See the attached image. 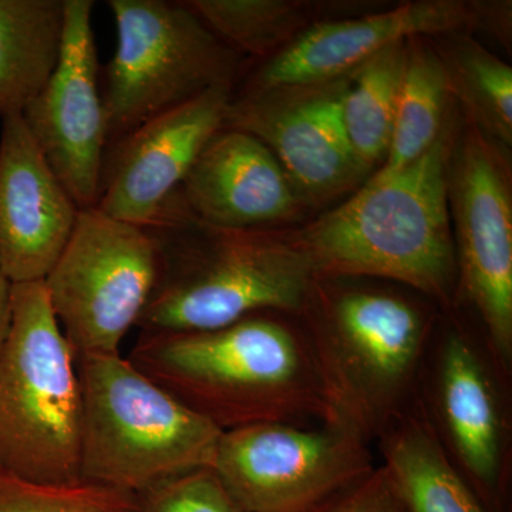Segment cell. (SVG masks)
<instances>
[{"label": "cell", "mask_w": 512, "mask_h": 512, "mask_svg": "<svg viewBox=\"0 0 512 512\" xmlns=\"http://www.w3.org/2000/svg\"><path fill=\"white\" fill-rule=\"evenodd\" d=\"M127 359L222 433L258 423L333 424L305 333L269 313L200 332H140Z\"/></svg>", "instance_id": "6da1fadb"}, {"label": "cell", "mask_w": 512, "mask_h": 512, "mask_svg": "<svg viewBox=\"0 0 512 512\" xmlns=\"http://www.w3.org/2000/svg\"><path fill=\"white\" fill-rule=\"evenodd\" d=\"M453 130L400 170L380 168L348 201L289 238L319 281L389 279L448 302L458 281L448 173Z\"/></svg>", "instance_id": "7a4b0ae2"}, {"label": "cell", "mask_w": 512, "mask_h": 512, "mask_svg": "<svg viewBox=\"0 0 512 512\" xmlns=\"http://www.w3.org/2000/svg\"><path fill=\"white\" fill-rule=\"evenodd\" d=\"M146 229L160 268L141 332L220 329L258 313L299 315L316 282L311 262L288 237L208 227L174 200Z\"/></svg>", "instance_id": "3957f363"}, {"label": "cell", "mask_w": 512, "mask_h": 512, "mask_svg": "<svg viewBox=\"0 0 512 512\" xmlns=\"http://www.w3.org/2000/svg\"><path fill=\"white\" fill-rule=\"evenodd\" d=\"M305 336L333 424L367 443L409 406L427 353L430 322L413 303L389 293L323 295L312 286Z\"/></svg>", "instance_id": "277c9868"}, {"label": "cell", "mask_w": 512, "mask_h": 512, "mask_svg": "<svg viewBox=\"0 0 512 512\" xmlns=\"http://www.w3.org/2000/svg\"><path fill=\"white\" fill-rule=\"evenodd\" d=\"M82 392L80 478L127 493L214 467L222 431L130 360L76 359Z\"/></svg>", "instance_id": "5b68a950"}, {"label": "cell", "mask_w": 512, "mask_h": 512, "mask_svg": "<svg viewBox=\"0 0 512 512\" xmlns=\"http://www.w3.org/2000/svg\"><path fill=\"white\" fill-rule=\"evenodd\" d=\"M0 353V468L37 483L80 478L82 392L76 356L43 281L12 285Z\"/></svg>", "instance_id": "8992f818"}, {"label": "cell", "mask_w": 512, "mask_h": 512, "mask_svg": "<svg viewBox=\"0 0 512 512\" xmlns=\"http://www.w3.org/2000/svg\"><path fill=\"white\" fill-rule=\"evenodd\" d=\"M117 46L101 92L109 143L221 84L237 55L187 2L109 0Z\"/></svg>", "instance_id": "52a82bcc"}, {"label": "cell", "mask_w": 512, "mask_h": 512, "mask_svg": "<svg viewBox=\"0 0 512 512\" xmlns=\"http://www.w3.org/2000/svg\"><path fill=\"white\" fill-rule=\"evenodd\" d=\"M160 252L150 231L99 208L80 211L45 285L74 356L117 355L156 286Z\"/></svg>", "instance_id": "ba28073f"}, {"label": "cell", "mask_w": 512, "mask_h": 512, "mask_svg": "<svg viewBox=\"0 0 512 512\" xmlns=\"http://www.w3.org/2000/svg\"><path fill=\"white\" fill-rule=\"evenodd\" d=\"M375 467L346 427L258 423L222 433L212 470L248 512H302Z\"/></svg>", "instance_id": "9c48e42d"}, {"label": "cell", "mask_w": 512, "mask_h": 512, "mask_svg": "<svg viewBox=\"0 0 512 512\" xmlns=\"http://www.w3.org/2000/svg\"><path fill=\"white\" fill-rule=\"evenodd\" d=\"M456 222L458 281L483 320L494 366L512 363V200L510 174L497 148L478 130L464 138L448 173Z\"/></svg>", "instance_id": "30bf717a"}, {"label": "cell", "mask_w": 512, "mask_h": 512, "mask_svg": "<svg viewBox=\"0 0 512 512\" xmlns=\"http://www.w3.org/2000/svg\"><path fill=\"white\" fill-rule=\"evenodd\" d=\"M352 74L330 82L251 89L229 103L224 128L262 141L296 190L316 200L342 194L369 171L350 146L342 119Z\"/></svg>", "instance_id": "8fae6325"}, {"label": "cell", "mask_w": 512, "mask_h": 512, "mask_svg": "<svg viewBox=\"0 0 512 512\" xmlns=\"http://www.w3.org/2000/svg\"><path fill=\"white\" fill-rule=\"evenodd\" d=\"M93 9L92 0H66L59 64L22 113L33 140L80 210L99 201L109 144Z\"/></svg>", "instance_id": "7c38bea8"}, {"label": "cell", "mask_w": 512, "mask_h": 512, "mask_svg": "<svg viewBox=\"0 0 512 512\" xmlns=\"http://www.w3.org/2000/svg\"><path fill=\"white\" fill-rule=\"evenodd\" d=\"M231 87H212L111 143L96 208L116 220L150 227L208 141L224 128Z\"/></svg>", "instance_id": "4fadbf2b"}, {"label": "cell", "mask_w": 512, "mask_h": 512, "mask_svg": "<svg viewBox=\"0 0 512 512\" xmlns=\"http://www.w3.org/2000/svg\"><path fill=\"white\" fill-rule=\"evenodd\" d=\"M433 394L436 420H430L448 456L485 510L505 512L508 458L503 403L483 353L458 330L441 340Z\"/></svg>", "instance_id": "5bb4252c"}, {"label": "cell", "mask_w": 512, "mask_h": 512, "mask_svg": "<svg viewBox=\"0 0 512 512\" xmlns=\"http://www.w3.org/2000/svg\"><path fill=\"white\" fill-rule=\"evenodd\" d=\"M0 127V274L10 284L45 281L79 218L22 114Z\"/></svg>", "instance_id": "9a60e30c"}, {"label": "cell", "mask_w": 512, "mask_h": 512, "mask_svg": "<svg viewBox=\"0 0 512 512\" xmlns=\"http://www.w3.org/2000/svg\"><path fill=\"white\" fill-rule=\"evenodd\" d=\"M473 19L470 6L436 0L407 3L367 18L318 23L275 53L256 74L251 89L340 79L387 47L414 37L450 35Z\"/></svg>", "instance_id": "2e32d148"}, {"label": "cell", "mask_w": 512, "mask_h": 512, "mask_svg": "<svg viewBox=\"0 0 512 512\" xmlns=\"http://www.w3.org/2000/svg\"><path fill=\"white\" fill-rule=\"evenodd\" d=\"M174 201L195 221L220 229H261L295 210V188L258 138L222 128L192 165Z\"/></svg>", "instance_id": "e0dca14e"}, {"label": "cell", "mask_w": 512, "mask_h": 512, "mask_svg": "<svg viewBox=\"0 0 512 512\" xmlns=\"http://www.w3.org/2000/svg\"><path fill=\"white\" fill-rule=\"evenodd\" d=\"M379 443L382 466L406 512H488L448 456L426 407H407Z\"/></svg>", "instance_id": "ac0fdd59"}, {"label": "cell", "mask_w": 512, "mask_h": 512, "mask_svg": "<svg viewBox=\"0 0 512 512\" xmlns=\"http://www.w3.org/2000/svg\"><path fill=\"white\" fill-rule=\"evenodd\" d=\"M66 0H0V120L22 114L62 56Z\"/></svg>", "instance_id": "d6986e66"}, {"label": "cell", "mask_w": 512, "mask_h": 512, "mask_svg": "<svg viewBox=\"0 0 512 512\" xmlns=\"http://www.w3.org/2000/svg\"><path fill=\"white\" fill-rule=\"evenodd\" d=\"M407 53L409 40L387 47L353 72L343 94L346 134L367 170L389 153Z\"/></svg>", "instance_id": "ffe728a7"}, {"label": "cell", "mask_w": 512, "mask_h": 512, "mask_svg": "<svg viewBox=\"0 0 512 512\" xmlns=\"http://www.w3.org/2000/svg\"><path fill=\"white\" fill-rule=\"evenodd\" d=\"M416 39L409 40L392 141L382 167L386 171L400 170L423 156L444 128L450 97L446 70L439 53Z\"/></svg>", "instance_id": "44dd1931"}, {"label": "cell", "mask_w": 512, "mask_h": 512, "mask_svg": "<svg viewBox=\"0 0 512 512\" xmlns=\"http://www.w3.org/2000/svg\"><path fill=\"white\" fill-rule=\"evenodd\" d=\"M440 59L448 90L466 107L484 136L512 143V69L467 36L451 37Z\"/></svg>", "instance_id": "7402d4cb"}, {"label": "cell", "mask_w": 512, "mask_h": 512, "mask_svg": "<svg viewBox=\"0 0 512 512\" xmlns=\"http://www.w3.org/2000/svg\"><path fill=\"white\" fill-rule=\"evenodd\" d=\"M187 5L225 45L254 56L284 49L303 20L299 6L282 0H191Z\"/></svg>", "instance_id": "603a6c76"}, {"label": "cell", "mask_w": 512, "mask_h": 512, "mask_svg": "<svg viewBox=\"0 0 512 512\" xmlns=\"http://www.w3.org/2000/svg\"><path fill=\"white\" fill-rule=\"evenodd\" d=\"M0 512H138V498L87 481L37 483L0 468Z\"/></svg>", "instance_id": "cb8c5ba5"}, {"label": "cell", "mask_w": 512, "mask_h": 512, "mask_svg": "<svg viewBox=\"0 0 512 512\" xmlns=\"http://www.w3.org/2000/svg\"><path fill=\"white\" fill-rule=\"evenodd\" d=\"M137 498L138 512H248L212 468L171 478Z\"/></svg>", "instance_id": "d4e9b609"}, {"label": "cell", "mask_w": 512, "mask_h": 512, "mask_svg": "<svg viewBox=\"0 0 512 512\" xmlns=\"http://www.w3.org/2000/svg\"><path fill=\"white\" fill-rule=\"evenodd\" d=\"M302 512H406L386 468L365 477Z\"/></svg>", "instance_id": "484cf974"}, {"label": "cell", "mask_w": 512, "mask_h": 512, "mask_svg": "<svg viewBox=\"0 0 512 512\" xmlns=\"http://www.w3.org/2000/svg\"><path fill=\"white\" fill-rule=\"evenodd\" d=\"M12 284L0 274V353L5 348L6 339H8L10 329V316H12Z\"/></svg>", "instance_id": "4316f807"}]
</instances>
